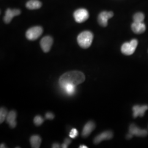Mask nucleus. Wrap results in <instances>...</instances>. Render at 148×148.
<instances>
[{
    "label": "nucleus",
    "instance_id": "393cba45",
    "mask_svg": "<svg viewBox=\"0 0 148 148\" xmlns=\"http://www.w3.org/2000/svg\"><path fill=\"white\" fill-rule=\"evenodd\" d=\"M133 136L132 134H131V133H129L128 134H127V135L126 136V138L130 139H131V138L133 137Z\"/></svg>",
    "mask_w": 148,
    "mask_h": 148
},
{
    "label": "nucleus",
    "instance_id": "7ed1b4c3",
    "mask_svg": "<svg viewBox=\"0 0 148 148\" xmlns=\"http://www.w3.org/2000/svg\"><path fill=\"white\" fill-rule=\"evenodd\" d=\"M138 41L136 39H133L129 42L124 43L121 46V51L125 55L130 56L134 53L138 46Z\"/></svg>",
    "mask_w": 148,
    "mask_h": 148
},
{
    "label": "nucleus",
    "instance_id": "f8f14e48",
    "mask_svg": "<svg viewBox=\"0 0 148 148\" xmlns=\"http://www.w3.org/2000/svg\"><path fill=\"white\" fill-rule=\"evenodd\" d=\"M95 124L93 121L88 122L83 128L82 136L84 138L88 137L90 133L93 132V131L95 129Z\"/></svg>",
    "mask_w": 148,
    "mask_h": 148
},
{
    "label": "nucleus",
    "instance_id": "39448f33",
    "mask_svg": "<svg viewBox=\"0 0 148 148\" xmlns=\"http://www.w3.org/2000/svg\"><path fill=\"white\" fill-rule=\"evenodd\" d=\"M74 17L77 23H82L88 19L89 13L86 9L79 8L74 12Z\"/></svg>",
    "mask_w": 148,
    "mask_h": 148
},
{
    "label": "nucleus",
    "instance_id": "1a4fd4ad",
    "mask_svg": "<svg viewBox=\"0 0 148 148\" xmlns=\"http://www.w3.org/2000/svg\"><path fill=\"white\" fill-rule=\"evenodd\" d=\"M113 137V133L110 131H106L103 132L101 133L95 137L94 139L93 142L95 144H98L103 140H109Z\"/></svg>",
    "mask_w": 148,
    "mask_h": 148
},
{
    "label": "nucleus",
    "instance_id": "9b49d317",
    "mask_svg": "<svg viewBox=\"0 0 148 148\" xmlns=\"http://www.w3.org/2000/svg\"><path fill=\"white\" fill-rule=\"evenodd\" d=\"M148 109V106L144 105L140 106L137 105L133 107V116L134 118L138 116L143 117L145 111Z\"/></svg>",
    "mask_w": 148,
    "mask_h": 148
},
{
    "label": "nucleus",
    "instance_id": "f257e3e1",
    "mask_svg": "<svg viewBox=\"0 0 148 148\" xmlns=\"http://www.w3.org/2000/svg\"><path fill=\"white\" fill-rule=\"evenodd\" d=\"M85 80V76L84 73L79 71H71L63 74L59 79L60 86L64 85L77 86L84 82Z\"/></svg>",
    "mask_w": 148,
    "mask_h": 148
},
{
    "label": "nucleus",
    "instance_id": "2eb2a0df",
    "mask_svg": "<svg viewBox=\"0 0 148 148\" xmlns=\"http://www.w3.org/2000/svg\"><path fill=\"white\" fill-rule=\"evenodd\" d=\"M42 3L38 0H30L26 4V7L29 10H37L41 8Z\"/></svg>",
    "mask_w": 148,
    "mask_h": 148
},
{
    "label": "nucleus",
    "instance_id": "412c9836",
    "mask_svg": "<svg viewBox=\"0 0 148 148\" xmlns=\"http://www.w3.org/2000/svg\"><path fill=\"white\" fill-rule=\"evenodd\" d=\"M78 136V131L76 129L73 128L69 134V137L71 138H75Z\"/></svg>",
    "mask_w": 148,
    "mask_h": 148
},
{
    "label": "nucleus",
    "instance_id": "aec40b11",
    "mask_svg": "<svg viewBox=\"0 0 148 148\" xmlns=\"http://www.w3.org/2000/svg\"><path fill=\"white\" fill-rule=\"evenodd\" d=\"M43 121H44L43 119L40 115H37L35 117V118L34 119V122L35 125L37 126L41 125Z\"/></svg>",
    "mask_w": 148,
    "mask_h": 148
},
{
    "label": "nucleus",
    "instance_id": "f03ea898",
    "mask_svg": "<svg viewBox=\"0 0 148 148\" xmlns=\"http://www.w3.org/2000/svg\"><path fill=\"white\" fill-rule=\"evenodd\" d=\"M93 34L89 31H85L79 34L77 40L81 47L88 48L90 46L93 41Z\"/></svg>",
    "mask_w": 148,
    "mask_h": 148
},
{
    "label": "nucleus",
    "instance_id": "a878e982",
    "mask_svg": "<svg viewBox=\"0 0 148 148\" xmlns=\"http://www.w3.org/2000/svg\"><path fill=\"white\" fill-rule=\"evenodd\" d=\"M79 148H87L88 147H87V146H86V145H80L79 146Z\"/></svg>",
    "mask_w": 148,
    "mask_h": 148
},
{
    "label": "nucleus",
    "instance_id": "5701e85b",
    "mask_svg": "<svg viewBox=\"0 0 148 148\" xmlns=\"http://www.w3.org/2000/svg\"><path fill=\"white\" fill-rule=\"evenodd\" d=\"M46 118L47 120H53V119L54 118V116L52 112H47V114H46Z\"/></svg>",
    "mask_w": 148,
    "mask_h": 148
},
{
    "label": "nucleus",
    "instance_id": "a211bd4d",
    "mask_svg": "<svg viewBox=\"0 0 148 148\" xmlns=\"http://www.w3.org/2000/svg\"><path fill=\"white\" fill-rule=\"evenodd\" d=\"M145 16L143 13L138 12L133 16V21L136 23H143Z\"/></svg>",
    "mask_w": 148,
    "mask_h": 148
},
{
    "label": "nucleus",
    "instance_id": "423d86ee",
    "mask_svg": "<svg viewBox=\"0 0 148 148\" xmlns=\"http://www.w3.org/2000/svg\"><path fill=\"white\" fill-rule=\"evenodd\" d=\"M113 16L114 13L112 12H102L98 16V21L101 27H106L108 25V20Z\"/></svg>",
    "mask_w": 148,
    "mask_h": 148
},
{
    "label": "nucleus",
    "instance_id": "6ab92c4d",
    "mask_svg": "<svg viewBox=\"0 0 148 148\" xmlns=\"http://www.w3.org/2000/svg\"><path fill=\"white\" fill-rule=\"evenodd\" d=\"M8 115L7 110L4 108H1L0 109V123H2L6 119Z\"/></svg>",
    "mask_w": 148,
    "mask_h": 148
},
{
    "label": "nucleus",
    "instance_id": "20e7f679",
    "mask_svg": "<svg viewBox=\"0 0 148 148\" xmlns=\"http://www.w3.org/2000/svg\"><path fill=\"white\" fill-rule=\"evenodd\" d=\"M43 29L41 27H34L29 29L26 32V37L29 40H37L42 34Z\"/></svg>",
    "mask_w": 148,
    "mask_h": 148
},
{
    "label": "nucleus",
    "instance_id": "9d476101",
    "mask_svg": "<svg viewBox=\"0 0 148 148\" xmlns=\"http://www.w3.org/2000/svg\"><path fill=\"white\" fill-rule=\"evenodd\" d=\"M21 12V11L18 9L11 10L8 8L5 11V16H4L3 21L6 24H8L11 22L14 16L19 15Z\"/></svg>",
    "mask_w": 148,
    "mask_h": 148
},
{
    "label": "nucleus",
    "instance_id": "0eeeda50",
    "mask_svg": "<svg viewBox=\"0 0 148 148\" xmlns=\"http://www.w3.org/2000/svg\"><path fill=\"white\" fill-rule=\"evenodd\" d=\"M129 133L132 134L133 136L137 137H144L148 135V132L145 130H142L137 127L135 124H131L129 127Z\"/></svg>",
    "mask_w": 148,
    "mask_h": 148
},
{
    "label": "nucleus",
    "instance_id": "4be33fe9",
    "mask_svg": "<svg viewBox=\"0 0 148 148\" xmlns=\"http://www.w3.org/2000/svg\"><path fill=\"white\" fill-rule=\"evenodd\" d=\"M71 142V140L69 138H66L64 142V143L62 145V148H66L68 147L69 144Z\"/></svg>",
    "mask_w": 148,
    "mask_h": 148
},
{
    "label": "nucleus",
    "instance_id": "4468645a",
    "mask_svg": "<svg viewBox=\"0 0 148 148\" xmlns=\"http://www.w3.org/2000/svg\"><path fill=\"white\" fill-rule=\"evenodd\" d=\"M133 32L137 34H142L145 31L146 27L144 23H136L133 22L131 25Z\"/></svg>",
    "mask_w": 148,
    "mask_h": 148
},
{
    "label": "nucleus",
    "instance_id": "b1692460",
    "mask_svg": "<svg viewBox=\"0 0 148 148\" xmlns=\"http://www.w3.org/2000/svg\"><path fill=\"white\" fill-rule=\"evenodd\" d=\"M60 147V146L58 143H54L52 145V148H59Z\"/></svg>",
    "mask_w": 148,
    "mask_h": 148
},
{
    "label": "nucleus",
    "instance_id": "ddd939ff",
    "mask_svg": "<svg viewBox=\"0 0 148 148\" xmlns=\"http://www.w3.org/2000/svg\"><path fill=\"white\" fill-rule=\"evenodd\" d=\"M16 113L15 111L12 110L8 113V115L6 117V122L10 125L12 128H14L16 127Z\"/></svg>",
    "mask_w": 148,
    "mask_h": 148
},
{
    "label": "nucleus",
    "instance_id": "f3484780",
    "mask_svg": "<svg viewBox=\"0 0 148 148\" xmlns=\"http://www.w3.org/2000/svg\"><path fill=\"white\" fill-rule=\"evenodd\" d=\"M61 87L63 89L65 92L67 93L68 95H73L75 93L76 90V86L70 84L61 86Z\"/></svg>",
    "mask_w": 148,
    "mask_h": 148
},
{
    "label": "nucleus",
    "instance_id": "dca6fc26",
    "mask_svg": "<svg viewBox=\"0 0 148 148\" xmlns=\"http://www.w3.org/2000/svg\"><path fill=\"white\" fill-rule=\"evenodd\" d=\"M42 142L41 138L37 135H34L30 139V142L32 148H39L40 147L41 143Z\"/></svg>",
    "mask_w": 148,
    "mask_h": 148
},
{
    "label": "nucleus",
    "instance_id": "bb28decb",
    "mask_svg": "<svg viewBox=\"0 0 148 148\" xmlns=\"http://www.w3.org/2000/svg\"><path fill=\"white\" fill-rule=\"evenodd\" d=\"M0 148H6V147H5V145L3 144H1V147H0Z\"/></svg>",
    "mask_w": 148,
    "mask_h": 148
},
{
    "label": "nucleus",
    "instance_id": "6e6552de",
    "mask_svg": "<svg viewBox=\"0 0 148 148\" xmlns=\"http://www.w3.org/2000/svg\"><path fill=\"white\" fill-rule=\"evenodd\" d=\"M53 42V38L51 36H47L42 38L40 41V46L43 51L45 53L48 52L52 47Z\"/></svg>",
    "mask_w": 148,
    "mask_h": 148
}]
</instances>
